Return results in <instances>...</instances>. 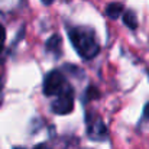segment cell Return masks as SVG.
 Returning a JSON list of instances; mask_svg holds the SVG:
<instances>
[{"mask_svg":"<svg viewBox=\"0 0 149 149\" xmlns=\"http://www.w3.org/2000/svg\"><path fill=\"white\" fill-rule=\"evenodd\" d=\"M22 0H0V13L9 15L19 9Z\"/></svg>","mask_w":149,"mask_h":149,"instance_id":"obj_7","label":"cell"},{"mask_svg":"<svg viewBox=\"0 0 149 149\" xmlns=\"http://www.w3.org/2000/svg\"><path fill=\"white\" fill-rule=\"evenodd\" d=\"M74 100L75 94L71 86H67L61 93H58L55 96V100L51 103V110L55 114L64 116V114H70L74 110Z\"/></svg>","mask_w":149,"mask_h":149,"instance_id":"obj_2","label":"cell"},{"mask_svg":"<svg viewBox=\"0 0 149 149\" xmlns=\"http://www.w3.org/2000/svg\"><path fill=\"white\" fill-rule=\"evenodd\" d=\"M52 1H54V0H42V3H44V4H51Z\"/></svg>","mask_w":149,"mask_h":149,"instance_id":"obj_12","label":"cell"},{"mask_svg":"<svg viewBox=\"0 0 149 149\" xmlns=\"http://www.w3.org/2000/svg\"><path fill=\"white\" fill-rule=\"evenodd\" d=\"M4 42H6V29L3 25H0V55L4 49Z\"/></svg>","mask_w":149,"mask_h":149,"instance_id":"obj_9","label":"cell"},{"mask_svg":"<svg viewBox=\"0 0 149 149\" xmlns=\"http://www.w3.org/2000/svg\"><path fill=\"white\" fill-rule=\"evenodd\" d=\"M33 149H51L47 143H38L36 146H33Z\"/></svg>","mask_w":149,"mask_h":149,"instance_id":"obj_11","label":"cell"},{"mask_svg":"<svg viewBox=\"0 0 149 149\" xmlns=\"http://www.w3.org/2000/svg\"><path fill=\"white\" fill-rule=\"evenodd\" d=\"M87 136L91 141H97V142L104 141L107 138V127L103 119L97 114H93L90 116V119H87Z\"/></svg>","mask_w":149,"mask_h":149,"instance_id":"obj_4","label":"cell"},{"mask_svg":"<svg viewBox=\"0 0 149 149\" xmlns=\"http://www.w3.org/2000/svg\"><path fill=\"white\" fill-rule=\"evenodd\" d=\"M68 36L71 45L83 59H91L100 52L97 35L88 26H70Z\"/></svg>","mask_w":149,"mask_h":149,"instance_id":"obj_1","label":"cell"},{"mask_svg":"<svg viewBox=\"0 0 149 149\" xmlns=\"http://www.w3.org/2000/svg\"><path fill=\"white\" fill-rule=\"evenodd\" d=\"M45 49L47 52H51L56 56H61V52H62V39L59 35H52L49 39L45 42Z\"/></svg>","mask_w":149,"mask_h":149,"instance_id":"obj_5","label":"cell"},{"mask_svg":"<svg viewBox=\"0 0 149 149\" xmlns=\"http://www.w3.org/2000/svg\"><path fill=\"white\" fill-rule=\"evenodd\" d=\"M67 86H70V83L67 81L65 75L59 70H52L44 78V94L48 97H55Z\"/></svg>","mask_w":149,"mask_h":149,"instance_id":"obj_3","label":"cell"},{"mask_svg":"<svg viewBox=\"0 0 149 149\" xmlns=\"http://www.w3.org/2000/svg\"><path fill=\"white\" fill-rule=\"evenodd\" d=\"M123 22L129 29H136L138 28V20H136V15L132 10H125L123 12Z\"/></svg>","mask_w":149,"mask_h":149,"instance_id":"obj_8","label":"cell"},{"mask_svg":"<svg viewBox=\"0 0 149 149\" xmlns=\"http://www.w3.org/2000/svg\"><path fill=\"white\" fill-rule=\"evenodd\" d=\"M123 12H125V7H123V4L119 3V1L109 3L107 7H106V13H107V16H109L110 19H113V20L117 19V17H120V16L123 15Z\"/></svg>","mask_w":149,"mask_h":149,"instance_id":"obj_6","label":"cell"},{"mask_svg":"<svg viewBox=\"0 0 149 149\" xmlns=\"http://www.w3.org/2000/svg\"><path fill=\"white\" fill-rule=\"evenodd\" d=\"M143 120H148L149 122V103H146V106L143 109Z\"/></svg>","mask_w":149,"mask_h":149,"instance_id":"obj_10","label":"cell"}]
</instances>
